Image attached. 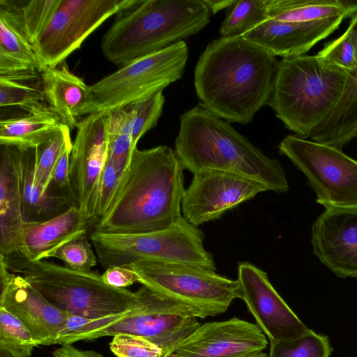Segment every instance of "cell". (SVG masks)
Here are the masks:
<instances>
[{"mask_svg":"<svg viewBox=\"0 0 357 357\" xmlns=\"http://www.w3.org/2000/svg\"><path fill=\"white\" fill-rule=\"evenodd\" d=\"M279 61L242 36L212 40L195 68L197 96L208 110L228 121L250 123L268 105Z\"/></svg>","mask_w":357,"mask_h":357,"instance_id":"cell-1","label":"cell"},{"mask_svg":"<svg viewBox=\"0 0 357 357\" xmlns=\"http://www.w3.org/2000/svg\"><path fill=\"white\" fill-rule=\"evenodd\" d=\"M183 171L167 146L135 148L105 215L91 232L140 234L173 227L183 218Z\"/></svg>","mask_w":357,"mask_h":357,"instance_id":"cell-2","label":"cell"},{"mask_svg":"<svg viewBox=\"0 0 357 357\" xmlns=\"http://www.w3.org/2000/svg\"><path fill=\"white\" fill-rule=\"evenodd\" d=\"M174 152L184 169L227 172L282 193L289 185L280 162L266 156L230 123L199 103L180 116Z\"/></svg>","mask_w":357,"mask_h":357,"instance_id":"cell-3","label":"cell"},{"mask_svg":"<svg viewBox=\"0 0 357 357\" xmlns=\"http://www.w3.org/2000/svg\"><path fill=\"white\" fill-rule=\"evenodd\" d=\"M211 16L203 0H136L117 13L101 50L109 61L123 66L197 33Z\"/></svg>","mask_w":357,"mask_h":357,"instance_id":"cell-4","label":"cell"},{"mask_svg":"<svg viewBox=\"0 0 357 357\" xmlns=\"http://www.w3.org/2000/svg\"><path fill=\"white\" fill-rule=\"evenodd\" d=\"M349 75L318 54L282 58L268 105L287 128L307 139L337 105Z\"/></svg>","mask_w":357,"mask_h":357,"instance_id":"cell-5","label":"cell"},{"mask_svg":"<svg viewBox=\"0 0 357 357\" xmlns=\"http://www.w3.org/2000/svg\"><path fill=\"white\" fill-rule=\"evenodd\" d=\"M0 261L67 314L98 319L121 314L137 302L135 291L107 284L97 272L75 271L47 260L32 261L20 252L0 255Z\"/></svg>","mask_w":357,"mask_h":357,"instance_id":"cell-6","label":"cell"},{"mask_svg":"<svg viewBox=\"0 0 357 357\" xmlns=\"http://www.w3.org/2000/svg\"><path fill=\"white\" fill-rule=\"evenodd\" d=\"M135 294L136 303L121 314L98 319L68 314L58 344L128 333L149 340L165 354L201 325L188 308L146 286L142 285Z\"/></svg>","mask_w":357,"mask_h":357,"instance_id":"cell-7","label":"cell"},{"mask_svg":"<svg viewBox=\"0 0 357 357\" xmlns=\"http://www.w3.org/2000/svg\"><path fill=\"white\" fill-rule=\"evenodd\" d=\"M204 234L183 217L166 229L140 234L91 232L89 240L101 266H127L137 261L185 264L215 271L205 249Z\"/></svg>","mask_w":357,"mask_h":357,"instance_id":"cell-8","label":"cell"},{"mask_svg":"<svg viewBox=\"0 0 357 357\" xmlns=\"http://www.w3.org/2000/svg\"><path fill=\"white\" fill-rule=\"evenodd\" d=\"M188 57L181 40L128 62L89 85L82 115L109 112L163 91L182 77Z\"/></svg>","mask_w":357,"mask_h":357,"instance_id":"cell-9","label":"cell"},{"mask_svg":"<svg viewBox=\"0 0 357 357\" xmlns=\"http://www.w3.org/2000/svg\"><path fill=\"white\" fill-rule=\"evenodd\" d=\"M126 267L136 274L138 282L183 305L197 318L222 314L234 299L240 298L238 280L215 270L152 261H137Z\"/></svg>","mask_w":357,"mask_h":357,"instance_id":"cell-10","label":"cell"},{"mask_svg":"<svg viewBox=\"0 0 357 357\" xmlns=\"http://www.w3.org/2000/svg\"><path fill=\"white\" fill-rule=\"evenodd\" d=\"M287 156L307 178L324 206H357V160L340 149L290 135L279 144Z\"/></svg>","mask_w":357,"mask_h":357,"instance_id":"cell-11","label":"cell"},{"mask_svg":"<svg viewBox=\"0 0 357 357\" xmlns=\"http://www.w3.org/2000/svg\"><path fill=\"white\" fill-rule=\"evenodd\" d=\"M136 0H61L32 44L46 69L59 66L106 20Z\"/></svg>","mask_w":357,"mask_h":357,"instance_id":"cell-12","label":"cell"},{"mask_svg":"<svg viewBox=\"0 0 357 357\" xmlns=\"http://www.w3.org/2000/svg\"><path fill=\"white\" fill-rule=\"evenodd\" d=\"M108 112L91 114L79 121L69 162V185L75 206L91 231L101 173L107 158Z\"/></svg>","mask_w":357,"mask_h":357,"instance_id":"cell-13","label":"cell"},{"mask_svg":"<svg viewBox=\"0 0 357 357\" xmlns=\"http://www.w3.org/2000/svg\"><path fill=\"white\" fill-rule=\"evenodd\" d=\"M193 175L183 195L181 212L183 217L196 227L215 220L257 194L268 190L260 182L227 172L207 169Z\"/></svg>","mask_w":357,"mask_h":357,"instance_id":"cell-14","label":"cell"},{"mask_svg":"<svg viewBox=\"0 0 357 357\" xmlns=\"http://www.w3.org/2000/svg\"><path fill=\"white\" fill-rule=\"evenodd\" d=\"M240 298L271 343L298 338L308 332L305 326L271 284L267 273L250 262L238 266Z\"/></svg>","mask_w":357,"mask_h":357,"instance_id":"cell-15","label":"cell"},{"mask_svg":"<svg viewBox=\"0 0 357 357\" xmlns=\"http://www.w3.org/2000/svg\"><path fill=\"white\" fill-rule=\"evenodd\" d=\"M267 344L257 324L233 317L200 325L162 357H235L263 351Z\"/></svg>","mask_w":357,"mask_h":357,"instance_id":"cell-16","label":"cell"},{"mask_svg":"<svg viewBox=\"0 0 357 357\" xmlns=\"http://www.w3.org/2000/svg\"><path fill=\"white\" fill-rule=\"evenodd\" d=\"M0 307L20 319L39 345L56 344L67 313L49 303L22 275L0 261Z\"/></svg>","mask_w":357,"mask_h":357,"instance_id":"cell-17","label":"cell"},{"mask_svg":"<svg viewBox=\"0 0 357 357\" xmlns=\"http://www.w3.org/2000/svg\"><path fill=\"white\" fill-rule=\"evenodd\" d=\"M325 208L312 226L313 253L336 276L357 278V206Z\"/></svg>","mask_w":357,"mask_h":357,"instance_id":"cell-18","label":"cell"},{"mask_svg":"<svg viewBox=\"0 0 357 357\" xmlns=\"http://www.w3.org/2000/svg\"><path fill=\"white\" fill-rule=\"evenodd\" d=\"M344 17L307 22H281L268 18L242 38L274 56L303 55L337 29Z\"/></svg>","mask_w":357,"mask_h":357,"instance_id":"cell-19","label":"cell"},{"mask_svg":"<svg viewBox=\"0 0 357 357\" xmlns=\"http://www.w3.org/2000/svg\"><path fill=\"white\" fill-rule=\"evenodd\" d=\"M0 255L23 250L22 149L0 145Z\"/></svg>","mask_w":357,"mask_h":357,"instance_id":"cell-20","label":"cell"},{"mask_svg":"<svg viewBox=\"0 0 357 357\" xmlns=\"http://www.w3.org/2000/svg\"><path fill=\"white\" fill-rule=\"evenodd\" d=\"M91 230L83 220L77 206L43 222L26 221L23 230V250L21 253L32 261L45 260L66 243Z\"/></svg>","mask_w":357,"mask_h":357,"instance_id":"cell-21","label":"cell"},{"mask_svg":"<svg viewBox=\"0 0 357 357\" xmlns=\"http://www.w3.org/2000/svg\"><path fill=\"white\" fill-rule=\"evenodd\" d=\"M45 70L14 14L0 3V77L31 81Z\"/></svg>","mask_w":357,"mask_h":357,"instance_id":"cell-22","label":"cell"},{"mask_svg":"<svg viewBox=\"0 0 357 357\" xmlns=\"http://www.w3.org/2000/svg\"><path fill=\"white\" fill-rule=\"evenodd\" d=\"M42 90L51 110L70 129L77 127L86 104L89 86L66 66L40 74Z\"/></svg>","mask_w":357,"mask_h":357,"instance_id":"cell-23","label":"cell"},{"mask_svg":"<svg viewBox=\"0 0 357 357\" xmlns=\"http://www.w3.org/2000/svg\"><path fill=\"white\" fill-rule=\"evenodd\" d=\"M22 149V186L26 221L43 222L56 217L75 206L71 197L52 183L44 193L34 182L35 148Z\"/></svg>","mask_w":357,"mask_h":357,"instance_id":"cell-24","label":"cell"},{"mask_svg":"<svg viewBox=\"0 0 357 357\" xmlns=\"http://www.w3.org/2000/svg\"><path fill=\"white\" fill-rule=\"evenodd\" d=\"M357 26V14L351 18ZM357 137V68L349 72L343 95L329 116L311 133L316 142L340 149Z\"/></svg>","mask_w":357,"mask_h":357,"instance_id":"cell-25","label":"cell"},{"mask_svg":"<svg viewBox=\"0 0 357 357\" xmlns=\"http://www.w3.org/2000/svg\"><path fill=\"white\" fill-rule=\"evenodd\" d=\"M62 123L54 113H28L1 119L0 145L36 148L48 139Z\"/></svg>","mask_w":357,"mask_h":357,"instance_id":"cell-26","label":"cell"},{"mask_svg":"<svg viewBox=\"0 0 357 357\" xmlns=\"http://www.w3.org/2000/svg\"><path fill=\"white\" fill-rule=\"evenodd\" d=\"M268 16L278 21L290 22L347 17L338 0H268Z\"/></svg>","mask_w":357,"mask_h":357,"instance_id":"cell-27","label":"cell"},{"mask_svg":"<svg viewBox=\"0 0 357 357\" xmlns=\"http://www.w3.org/2000/svg\"><path fill=\"white\" fill-rule=\"evenodd\" d=\"M132 118L125 107L108 112L107 159L117 167L125 170L132 151L137 147L132 142Z\"/></svg>","mask_w":357,"mask_h":357,"instance_id":"cell-28","label":"cell"},{"mask_svg":"<svg viewBox=\"0 0 357 357\" xmlns=\"http://www.w3.org/2000/svg\"><path fill=\"white\" fill-rule=\"evenodd\" d=\"M72 145L70 129L61 123L48 139L35 148L34 182L44 193L51 188L52 173L64 148Z\"/></svg>","mask_w":357,"mask_h":357,"instance_id":"cell-29","label":"cell"},{"mask_svg":"<svg viewBox=\"0 0 357 357\" xmlns=\"http://www.w3.org/2000/svg\"><path fill=\"white\" fill-rule=\"evenodd\" d=\"M61 0H0L17 20L26 37L33 44L43 31Z\"/></svg>","mask_w":357,"mask_h":357,"instance_id":"cell-30","label":"cell"},{"mask_svg":"<svg viewBox=\"0 0 357 357\" xmlns=\"http://www.w3.org/2000/svg\"><path fill=\"white\" fill-rule=\"evenodd\" d=\"M268 17V0L237 1L222 22L220 33L223 37L242 36Z\"/></svg>","mask_w":357,"mask_h":357,"instance_id":"cell-31","label":"cell"},{"mask_svg":"<svg viewBox=\"0 0 357 357\" xmlns=\"http://www.w3.org/2000/svg\"><path fill=\"white\" fill-rule=\"evenodd\" d=\"M29 82L0 77L1 107H17L33 114L53 112L45 102L42 89Z\"/></svg>","mask_w":357,"mask_h":357,"instance_id":"cell-32","label":"cell"},{"mask_svg":"<svg viewBox=\"0 0 357 357\" xmlns=\"http://www.w3.org/2000/svg\"><path fill=\"white\" fill-rule=\"evenodd\" d=\"M332 351L328 336L310 329L298 338L271 343L269 357H329Z\"/></svg>","mask_w":357,"mask_h":357,"instance_id":"cell-33","label":"cell"},{"mask_svg":"<svg viewBox=\"0 0 357 357\" xmlns=\"http://www.w3.org/2000/svg\"><path fill=\"white\" fill-rule=\"evenodd\" d=\"M165 104L162 91L125 107L132 118V142L135 147L141 137L155 126Z\"/></svg>","mask_w":357,"mask_h":357,"instance_id":"cell-34","label":"cell"},{"mask_svg":"<svg viewBox=\"0 0 357 357\" xmlns=\"http://www.w3.org/2000/svg\"><path fill=\"white\" fill-rule=\"evenodd\" d=\"M0 344L28 357L39 346L26 326L3 307H0Z\"/></svg>","mask_w":357,"mask_h":357,"instance_id":"cell-35","label":"cell"},{"mask_svg":"<svg viewBox=\"0 0 357 357\" xmlns=\"http://www.w3.org/2000/svg\"><path fill=\"white\" fill-rule=\"evenodd\" d=\"M341 68L352 71L357 68V26L351 19L346 31L328 42L317 54Z\"/></svg>","mask_w":357,"mask_h":357,"instance_id":"cell-36","label":"cell"},{"mask_svg":"<svg viewBox=\"0 0 357 357\" xmlns=\"http://www.w3.org/2000/svg\"><path fill=\"white\" fill-rule=\"evenodd\" d=\"M88 237L82 236L66 243L52 254L51 258L60 259L65 266L75 271H91L97 264L98 258Z\"/></svg>","mask_w":357,"mask_h":357,"instance_id":"cell-37","label":"cell"},{"mask_svg":"<svg viewBox=\"0 0 357 357\" xmlns=\"http://www.w3.org/2000/svg\"><path fill=\"white\" fill-rule=\"evenodd\" d=\"M109 343L116 357H162L163 351L154 343L136 335L119 333Z\"/></svg>","mask_w":357,"mask_h":357,"instance_id":"cell-38","label":"cell"},{"mask_svg":"<svg viewBox=\"0 0 357 357\" xmlns=\"http://www.w3.org/2000/svg\"><path fill=\"white\" fill-rule=\"evenodd\" d=\"M124 171L107 158L98 184L95 225L105 215Z\"/></svg>","mask_w":357,"mask_h":357,"instance_id":"cell-39","label":"cell"},{"mask_svg":"<svg viewBox=\"0 0 357 357\" xmlns=\"http://www.w3.org/2000/svg\"><path fill=\"white\" fill-rule=\"evenodd\" d=\"M72 146L73 145L66 146L64 148L55 165L52 178V183L61 192L71 197L69 185V162Z\"/></svg>","mask_w":357,"mask_h":357,"instance_id":"cell-40","label":"cell"},{"mask_svg":"<svg viewBox=\"0 0 357 357\" xmlns=\"http://www.w3.org/2000/svg\"><path fill=\"white\" fill-rule=\"evenodd\" d=\"M104 282L113 287L126 288L138 282L137 276L128 267L111 266L102 274Z\"/></svg>","mask_w":357,"mask_h":357,"instance_id":"cell-41","label":"cell"},{"mask_svg":"<svg viewBox=\"0 0 357 357\" xmlns=\"http://www.w3.org/2000/svg\"><path fill=\"white\" fill-rule=\"evenodd\" d=\"M53 357H104L103 355L94 350H82L72 344L61 345L52 354Z\"/></svg>","mask_w":357,"mask_h":357,"instance_id":"cell-42","label":"cell"},{"mask_svg":"<svg viewBox=\"0 0 357 357\" xmlns=\"http://www.w3.org/2000/svg\"><path fill=\"white\" fill-rule=\"evenodd\" d=\"M211 14H215L218 12L227 8L233 6L236 0H203Z\"/></svg>","mask_w":357,"mask_h":357,"instance_id":"cell-43","label":"cell"},{"mask_svg":"<svg viewBox=\"0 0 357 357\" xmlns=\"http://www.w3.org/2000/svg\"><path fill=\"white\" fill-rule=\"evenodd\" d=\"M345 12L346 17H353L357 14V0H338Z\"/></svg>","mask_w":357,"mask_h":357,"instance_id":"cell-44","label":"cell"},{"mask_svg":"<svg viewBox=\"0 0 357 357\" xmlns=\"http://www.w3.org/2000/svg\"><path fill=\"white\" fill-rule=\"evenodd\" d=\"M0 357H28L15 352L6 345L0 344Z\"/></svg>","mask_w":357,"mask_h":357,"instance_id":"cell-45","label":"cell"},{"mask_svg":"<svg viewBox=\"0 0 357 357\" xmlns=\"http://www.w3.org/2000/svg\"><path fill=\"white\" fill-rule=\"evenodd\" d=\"M235 357H269V356L263 352V351H256L241 354Z\"/></svg>","mask_w":357,"mask_h":357,"instance_id":"cell-46","label":"cell"}]
</instances>
